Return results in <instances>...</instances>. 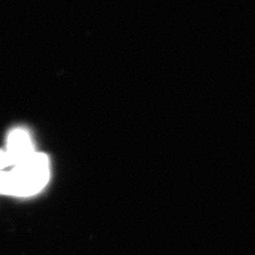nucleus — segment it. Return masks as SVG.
<instances>
[{
  "label": "nucleus",
  "instance_id": "1",
  "mask_svg": "<svg viewBox=\"0 0 255 255\" xmlns=\"http://www.w3.org/2000/svg\"><path fill=\"white\" fill-rule=\"evenodd\" d=\"M50 178L48 156L35 152L26 161L7 171V194L13 197H31L42 191Z\"/></svg>",
  "mask_w": 255,
  "mask_h": 255
},
{
  "label": "nucleus",
  "instance_id": "2",
  "mask_svg": "<svg viewBox=\"0 0 255 255\" xmlns=\"http://www.w3.org/2000/svg\"><path fill=\"white\" fill-rule=\"evenodd\" d=\"M6 153L13 167L35 153L29 133L23 129H15L10 132L6 140Z\"/></svg>",
  "mask_w": 255,
  "mask_h": 255
},
{
  "label": "nucleus",
  "instance_id": "3",
  "mask_svg": "<svg viewBox=\"0 0 255 255\" xmlns=\"http://www.w3.org/2000/svg\"><path fill=\"white\" fill-rule=\"evenodd\" d=\"M9 167H13L11 159L5 150H0V171L5 170Z\"/></svg>",
  "mask_w": 255,
  "mask_h": 255
}]
</instances>
